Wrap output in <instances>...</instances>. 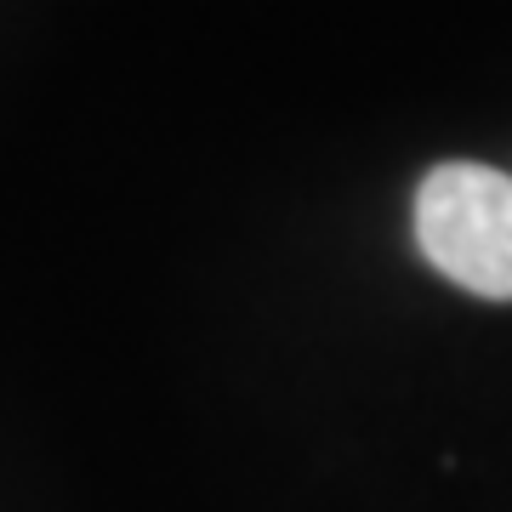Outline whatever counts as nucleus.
I'll return each mask as SVG.
<instances>
[{
	"mask_svg": "<svg viewBox=\"0 0 512 512\" xmlns=\"http://www.w3.org/2000/svg\"><path fill=\"white\" fill-rule=\"evenodd\" d=\"M416 245L450 285L512 302V177L478 160H444L416 188Z\"/></svg>",
	"mask_w": 512,
	"mask_h": 512,
	"instance_id": "1",
	"label": "nucleus"
}]
</instances>
